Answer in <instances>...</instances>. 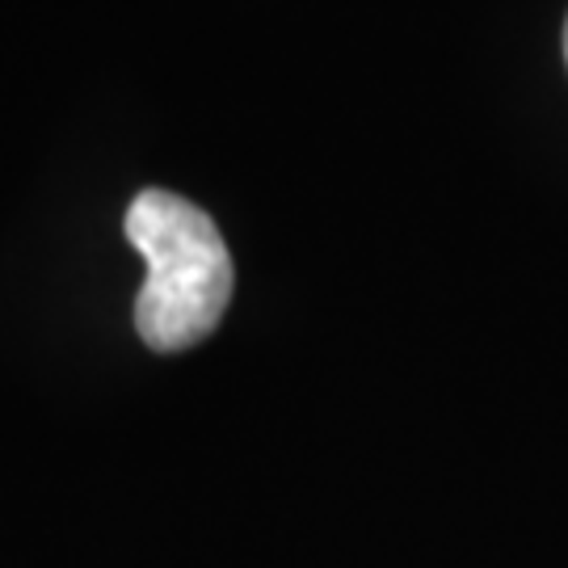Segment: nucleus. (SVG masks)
<instances>
[{
  "label": "nucleus",
  "instance_id": "2",
  "mask_svg": "<svg viewBox=\"0 0 568 568\" xmlns=\"http://www.w3.org/2000/svg\"><path fill=\"white\" fill-rule=\"evenodd\" d=\"M565 60H568V21H565Z\"/></svg>",
  "mask_w": 568,
  "mask_h": 568
},
{
  "label": "nucleus",
  "instance_id": "1",
  "mask_svg": "<svg viewBox=\"0 0 568 568\" xmlns=\"http://www.w3.org/2000/svg\"><path fill=\"white\" fill-rule=\"evenodd\" d=\"M126 241L148 262L135 300V328L152 349L178 354L206 342L232 304V253L203 206L173 190H143L122 220Z\"/></svg>",
  "mask_w": 568,
  "mask_h": 568
}]
</instances>
